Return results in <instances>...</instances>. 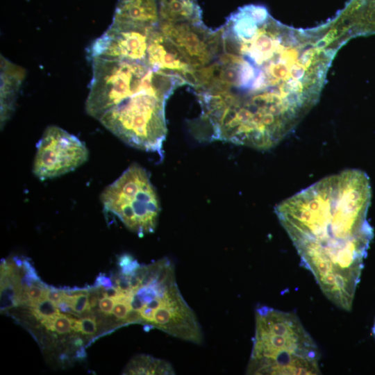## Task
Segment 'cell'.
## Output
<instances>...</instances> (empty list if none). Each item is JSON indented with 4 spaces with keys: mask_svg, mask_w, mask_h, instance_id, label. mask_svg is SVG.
Wrapping results in <instances>:
<instances>
[{
    "mask_svg": "<svg viewBox=\"0 0 375 375\" xmlns=\"http://www.w3.org/2000/svg\"><path fill=\"white\" fill-rule=\"evenodd\" d=\"M220 48L194 69L203 138L267 150L285 138L319 100L340 48L328 25L294 29L265 7L247 5L226 19Z\"/></svg>",
    "mask_w": 375,
    "mask_h": 375,
    "instance_id": "obj_1",
    "label": "cell"
},
{
    "mask_svg": "<svg viewBox=\"0 0 375 375\" xmlns=\"http://www.w3.org/2000/svg\"><path fill=\"white\" fill-rule=\"evenodd\" d=\"M371 197L366 173L349 169L321 179L275 208L301 265L328 299L345 310L352 307L373 238L367 219Z\"/></svg>",
    "mask_w": 375,
    "mask_h": 375,
    "instance_id": "obj_2",
    "label": "cell"
},
{
    "mask_svg": "<svg viewBox=\"0 0 375 375\" xmlns=\"http://www.w3.org/2000/svg\"><path fill=\"white\" fill-rule=\"evenodd\" d=\"M248 374H319V351L298 316L261 306L256 308Z\"/></svg>",
    "mask_w": 375,
    "mask_h": 375,
    "instance_id": "obj_3",
    "label": "cell"
},
{
    "mask_svg": "<svg viewBox=\"0 0 375 375\" xmlns=\"http://www.w3.org/2000/svg\"><path fill=\"white\" fill-rule=\"evenodd\" d=\"M185 84L182 76L171 75L129 97L106 112L99 121L126 144L162 155L167 133L166 103L174 91Z\"/></svg>",
    "mask_w": 375,
    "mask_h": 375,
    "instance_id": "obj_4",
    "label": "cell"
},
{
    "mask_svg": "<svg viewBox=\"0 0 375 375\" xmlns=\"http://www.w3.org/2000/svg\"><path fill=\"white\" fill-rule=\"evenodd\" d=\"M91 59L92 78L85 110L97 120L129 97L174 74L155 69L139 61Z\"/></svg>",
    "mask_w": 375,
    "mask_h": 375,
    "instance_id": "obj_5",
    "label": "cell"
},
{
    "mask_svg": "<svg viewBox=\"0 0 375 375\" xmlns=\"http://www.w3.org/2000/svg\"><path fill=\"white\" fill-rule=\"evenodd\" d=\"M100 199L105 210L140 237L154 231L160 211L159 199L147 172L140 165H130L103 190Z\"/></svg>",
    "mask_w": 375,
    "mask_h": 375,
    "instance_id": "obj_6",
    "label": "cell"
},
{
    "mask_svg": "<svg viewBox=\"0 0 375 375\" xmlns=\"http://www.w3.org/2000/svg\"><path fill=\"white\" fill-rule=\"evenodd\" d=\"M88 156V149L78 138L50 126L37 144L33 172L42 181L58 177L85 163Z\"/></svg>",
    "mask_w": 375,
    "mask_h": 375,
    "instance_id": "obj_7",
    "label": "cell"
},
{
    "mask_svg": "<svg viewBox=\"0 0 375 375\" xmlns=\"http://www.w3.org/2000/svg\"><path fill=\"white\" fill-rule=\"evenodd\" d=\"M158 27L112 21L103 35L92 44L90 58L146 63L151 39Z\"/></svg>",
    "mask_w": 375,
    "mask_h": 375,
    "instance_id": "obj_8",
    "label": "cell"
},
{
    "mask_svg": "<svg viewBox=\"0 0 375 375\" xmlns=\"http://www.w3.org/2000/svg\"><path fill=\"white\" fill-rule=\"evenodd\" d=\"M158 27L188 59L194 69L210 64L219 53V29L211 30L203 22H160Z\"/></svg>",
    "mask_w": 375,
    "mask_h": 375,
    "instance_id": "obj_9",
    "label": "cell"
},
{
    "mask_svg": "<svg viewBox=\"0 0 375 375\" xmlns=\"http://www.w3.org/2000/svg\"><path fill=\"white\" fill-rule=\"evenodd\" d=\"M146 64L155 69L179 75L185 81L194 70L188 59L159 27L151 37Z\"/></svg>",
    "mask_w": 375,
    "mask_h": 375,
    "instance_id": "obj_10",
    "label": "cell"
},
{
    "mask_svg": "<svg viewBox=\"0 0 375 375\" xmlns=\"http://www.w3.org/2000/svg\"><path fill=\"white\" fill-rule=\"evenodd\" d=\"M157 0H119L112 21L157 26L159 24Z\"/></svg>",
    "mask_w": 375,
    "mask_h": 375,
    "instance_id": "obj_11",
    "label": "cell"
},
{
    "mask_svg": "<svg viewBox=\"0 0 375 375\" xmlns=\"http://www.w3.org/2000/svg\"><path fill=\"white\" fill-rule=\"evenodd\" d=\"M25 76L24 69L1 56V124L12 115L17 95Z\"/></svg>",
    "mask_w": 375,
    "mask_h": 375,
    "instance_id": "obj_12",
    "label": "cell"
},
{
    "mask_svg": "<svg viewBox=\"0 0 375 375\" xmlns=\"http://www.w3.org/2000/svg\"><path fill=\"white\" fill-rule=\"evenodd\" d=\"M159 22H201L202 11L197 0H157Z\"/></svg>",
    "mask_w": 375,
    "mask_h": 375,
    "instance_id": "obj_13",
    "label": "cell"
},
{
    "mask_svg": "<svg viewBox=\"0 0 375 375\" xmlns=\"http://www.w3.org/2000/svg\"><path fill=\"white\" fill-rule=\"evenodd\" d=\"M126 374H175L171 365L149 356L135 357L127 365Z\"/></svg>",
    "mask_w": 375,
    "mask_h": 375,
    "instance_id": "obj_14",
    "label": "cell"
},
{
    "mask_svg": "<svg viewBox=\"0 0 375 375\" xmlns=\"http://www.w3.org/2000/svg\"><path fill=\"white\" fill-rule=\"evenodd\" d=\"M63 301L67 302L76 314L88 311V291H82L72 294L65 292Z\"/></svg>",
    "mask_w": 375,
    "mask_h": 375,
    "instance_id": "obj_15",
    "label": "cell"
},
{
    "mask_svg": "<svg viewBox=\"0 0 375 375\" xmlns=\"http://www.w3.org/2000/svg\"><path fill=\"white\" fill-rule=\"evenodd\" d=\"M30 310L40 321L44 319L53 318L60 314V310L56 304L47 299H42Z\"/></svg>",
    "mask_w": 375,
    "mask_h": 375,
    "instance_id": "obj_16",
    "label": "cell"
},
{
    "mask_svg": "<svg viewBox=\"0 0 375 375\" xmlns=\"http://www.w3.org/2000/svg\"><path fill=\"white\" fill-rule=\"evenodd\" d=\"M72 326L75 332H81L84 335H94L97 331L96 317H83L81 319H76L72 317Z\"/></svg>",
    "mask_w": 375,
    "mask_h": 375,
    "instance_id": "obj_17",
    "label": "cell"
},
{
    "mask_svg": "<svg viewBox=\"0 0 375 375\" xmlns=\"http://www.w3.org/2000/svg\"><path fill=\"white\" fill-rule=\"evenodd\" d=\"M72 330V317L60 313L52 318L50 331L65 334L70 333Z\"/></svg>",
    "mask_w": 375,
    "mask_h": 375,
    "instance_id": "obj_18",
    "label": "cell"
},
{
    "mask_svg": "<svg viewBox=\"0 0 375 375\" xmlns=\"http://www.w3.org/2000/svg\"><path fill=\"white\" fill-rule=\"evenodd\" d=\"M131 310L129 303L125 301H117L113 306L112 314L123 324L124 319L126 318L128 311Z\"/></svg>",
    "mask_w": 375,
    "mask_h": 375,
    "instance_id": "obj_19",
    "label": "cell"
},
{
    "mask_svg": "<svg viewBox=\"0 0 375 375\" xmlns=\"http://www.w3.org/2000/svg\"><path fill=\"white\" fill-rule=\"evenodd\" d=\"M65 292L61 288L55 287H47L45 292V299L52 301L56 305L60 301H63Z\"/></svg>",
    "mask_w": 375,
    "mask_h": 375,
    "instance_id": "obj_20",
    "label": "cell"
},
{
    "mask_svg": "<svg viewBox=\"0 0 375 375\" xmlns=\"http://www.w3.org/2000/svg\"><path fill=\"white\" fill-rule=\"evenodd\" d=\"M115 301L107 297H103L99 302V308L100 311L105 315H110Z\"/></svg>",
    "mask_w": 375,
    "mask_h": 375,
    "instance_id": "obj_21",
    "label": "cell"
},
{
    "mask_svg": "<svg viewBox=\"0 0 375 375\" xmlns=\"http://www.w3.org/2000/svg\"><path fill=\"white\" fill-rule=\"evenodd\" d=\"M113 287L112 281L110 277L107 276L103 273H99L97 276L94 285L92 288H109Z\"/></svg>",
    "mask_w": 375,
    "mask_h": 375,
    "instance_id": "obj_22",
    "label": "cell"
},
{
    "mask_svg": "<svg viewBox=\"0 0 375 375\" xmlns=\"http://www.w3.org/2000/svg\"><path fill=\"white\" fill-rule=\"evenodd\" d=\"M140 266L139 262L133 259L128 264L120 268L119 272L124 275L128 276L132 274Z\"/></svg>",
    "mask_w": 375,
    "mask_h": 375,
    "instance_id": "obj_23",
    "label": "cell"
},
{
    "mask_svg": "<svg viewBox=\"0 0 375 375\" xmlns=\"http://www.w3.org/2000/svg\"><path fill=\"white\" fill-rule=\"evenodd\" d=\"M133 257L128 254V253H123L119 255L117 257V265L118 267L120 269L125 266L126 265L128 264L131 261L133 260Z\"/></svg>",
    "mask_w": 375,
    "mask_h": 375,
    "instance_id": "obj_24",
    "label": "cell"
},
{
    "mask_svg": "<svg viewBox=\"0 0 375 375\" xmlns=\"http://www.w3.org/2000/svg\"><path fill=\"white\" fill-rule=\"evenodd\" d=\"M58 310L63 312L70 313L72 315H76L72 310L71 306L65 301H60L56 305Z\"/></svg>",
    "mask_w": 375,
    "mask_h": 375,
    "instance_id": "obj_25",
    "label": "cell"
},
{
    "mask_svg": "<svg viewBox=\"0 0 375 375\" xmlns=\"http://www.w3.org/2000/svg\"><path fill=\"white\" fill-rule=\"evenodd\" d=\"M86 355L85 349L82 346L75 351L74 358L77 360H82L86 358Z\"/></svg>",
    "mask_w": 375,
    "mask_h": 375,
    "instance_id": "obj_26",
    "label": "cell"
},
{
    "mask_svg": "<svg viewBox=\"0 0 375 375\" xmlns=\"http://www.w3.org/2000/svg\"><path fill=\"white\" fill-rule=\"evenodd\" d=\"M11 260L17 268H22L23 267L24 258L19 256H14Z\"/></svg>",
    "mask_w": 375,
    "mask_h": 375,
    "instance_id": "obj_27",
    "label": "cell"
},
{
    "mask_svg": "<svg viewBox=\"0 0 375 375\" xmlns=\"http://www.w3.org/2000/svg\"><path fill=\"white\" fill-rule=\"evenodd\" d=\"M372 333H373L374 337L375 338V320H374V323L373 328H372Z\"/></svg>",
    "mask_w": 375,
    "mask_h": 375,
    "instance_id": "obj_28",
    "label": "cell"
}]
</instances>
